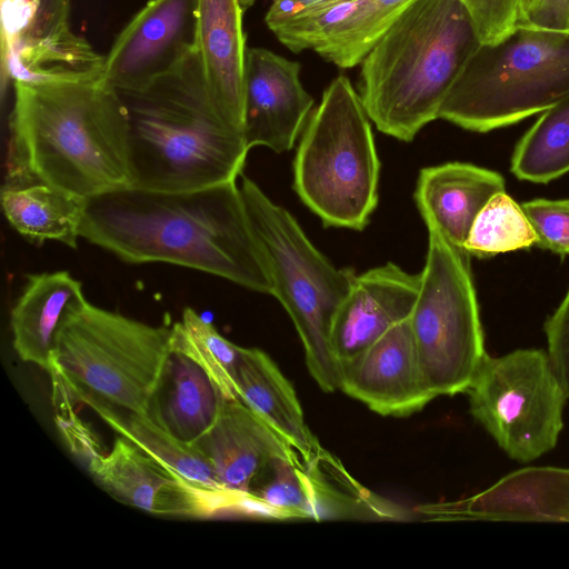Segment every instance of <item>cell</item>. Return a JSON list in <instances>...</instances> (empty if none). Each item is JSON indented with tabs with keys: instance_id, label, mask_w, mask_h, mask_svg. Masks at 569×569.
Wrapping results in <instances>:
<instances>
[{
	"instance_id": "obj_10",
	"label": "cell",
	"mask_w": 569,
	"mask_h": 569,
	"mask_svg": "<svg viewBox=\"0 0 569 569\" xmlns=\"http://www.w3.org/2000/svg\"><path fill=\"white\" fill-rule=\"evenodd\" d=\"M466 393L472 418L510 459L529 463L557 446L569 399L546 350L486 355Z\"/></svg>"
},
{
	"instance_id": "obj_13",
	"label": "cell",
	"mask_w": 569,
	"mask_h": 569,
	"mask_svg": "<svg viewBox=\"0 0 569 569\" xmlns=\"http://www.w3.org/2000/svg\"><path fill=\"white\" fill-rule=\"evenodd\" d=\"M300 64L264 48H248L244 69L243 137L247 147L290 150L312 111Z\"/></svg>"
},
{
	"instance_id": "obj_31",
	"label": "cell",
	"mask_w": 569,
	"mask_h": 569,
	"mask_svg": "<svg viewBox=\"0 0 569 569\" xmlns=\"http://www.w3.org/2000/svg\"><path fill=\"white\" fill-rule=\"evenodd\" d=\"M249 496L280 518H313L311 485L299 456L271 460L254 479Z\"/></svg>"
},
{
	"instance_id": "obj_35",
	"label": "cell",
	"mask_w": 569,
	"mask_h": 569,
	"mask_svg": "<svg viewBox=\"0 0 569 569\" xmlns=\"http://www.w3.org/2000/svg\"><path fill=\"white\" fill-rule=\"evenodd\" d=\"M519 24L568 32L569 0H538Z\"/></svg>"
},
{
	"instance_id": "obj_16",
	"label": "cell",
	"mask_w": 569,
	"mask_h": 569,
	"mask_svg": "<svg viewBox=\"0 0 569 569\" xmlns=\"http://www.w3.org/2000/svg\"><path fill=\"white\" fill-rule=\"evenodd\" d=\"M70 0H38L29 23L7 42L13 81L62 83L100 80L104 58L69 27Z\"/></svg>"
},
{
	"instance_id": "obj_6",
	"label": "cell",
	"mask_w": 569,
	"mask_h": 569,
	"mask_svg": "<svg viewBox=\"0 0 569 569\" xmlns=\"http://www.w3.org/2000/svg\"><path fill=\"white\" fill-rule=\"evenodd\" d=\"M569 97V32L518 24L481 44L451 87L438 119L473 132L520 122Z\"/></svg>"
},
{
	"instance_id": "obj_8",
	"label": "cell",
	"mask_w": 569,
	"mask_h": 569,
	"mask_svg": "<svg viewBox=\"0 0 569 569\" xmlns=\"http://www.w3.org/2000/svg\"><path fill=\"white\" fill-rule=\"evenodd\" d=\"M240 191L268 262L271 295L296 327L311 377L322 391L333 392L340 386V369L331 347V329L357 274L335 267L292 214L254 181L242 176Z\"/></svg>"
},
{
	"instance_id": "obj_9",
	"label": "cell",
	"mask_w": 569,
	"mask_h": 569,
	"mask_svg": "<svg viewBox=\"0 0 569 569\" xmlns=\"http://www.w3.org/2000/svg\"><path fill=\"white\" fill-rule=\"evenodd\" d=\"M428 234L409 321L425 385L436 398L466 392L487 352L471 256L436 229Z\"/></svg>"
},
{
	"instance_id": "obj_17",
	"label": "cell",
	"mask_w": 569,
	"mask_h": 569,
	"mask_svg": "<svg viewBox=\"0 0 569 569\" xmlns=\"http://www.w3.org/2000/svg\"><path fill=\"white\" fill-rule=\"evenodd\" d=\"M421 277L395 263L356 276L331 329V347L338 362L353 358L396 325L410 318Z\"/></svg>"
},
{
	"instance_id": "obj_25",
	"label": "cell",
	"mask_w": 569,
	"mask_h": 569,
	"mask_svg": "<svg viewBox=\"0 0 569 569\" xmlns=\"http://www.w3.org/2000/svg\"><path fill=\"white\" fill-rule=\"evenodd\" d=\"M87 199L44 183L6 186L1 207L7 221L27 239L78 247Z\"/></svg>"
},
{
	"instance_id": "obj_18",
	"label": "cell",
	"mask_w": 569,
	"mask_h": 569,
	"mask_svg": "<svg viewBox=\"0 0 569 569\" xmlns=\"http://www.w3.org/2000/svg\"><path fill=\"white\" fill-rule=\"evenodd\" d=\"M192 445L210 461L224 490L238 498L249 496L271 460L299 456L240 399H222L213 425Z\"/></svg>"
},
{
	"instance_id": "obj_32",
	"label": "cell",
	"mask_w": 569,
	"mask_h": 569,
	"mask_svg": "<svg viewBox=\"0 0 569 569\" xmlns=\"http://www.w3.org/2000/svg\"><path fill=\"white\" fill-rule=\"evenodd\" d=\"M537 236V247L569 256V198H536L521 203Z\"/></svg>"
},
{
	"instance_id": "obj_27",
	"label": "cell",
	"mask_w": 569,
	"mask_h": 569,
	"mask_svg": "<svg viewBox=\"0 0 569 569\" xmlns=\"http://www.w3.org/2000/svg\"><path fill=\"white\" fill-rule=\"evenodd\" d=\"M510 170L533 183H548L569 172V97L545 110L521 137Z\"/></svg>"
},
{
	"instance_id": "obj_36",
	"label": "cell",
	"mask_w": 569,
	"mask_h": 569,
	"mask_svg": "<svg viewBox=\"0 0 569 569\" xmlns=\"http://www.w3.org/2000/svg\"><path fill=\"white\" fill-rule=\"evenodd\" d=\"M343 0H271L266 13V24L269 29L278 23L297 16L316 11Z\"/></svg>"
},
{
	"instance_id": "obj_22",
	"label": "cell",
	"mask_w": 569,
	"mask_h": 569,
	"mask_svg": "<svg viewBox=\"0 0 569 569\" xmlns=\"http://www.w3.org/2000/svg\"><path fill=\"white\" fill-rule=\"evenodd\" d=\"M86 300L82 283L68 271L29 274L10 313L19 358L49 372L63 320Z\"/></svg>"
},
{
	"instance_id": "obj_29",
	"label": "cell",
	"mask_w": 569,
	"mask_h": 569,
	"mask_svg": "<svg viewBox=\"0 0 569 569\" xmlns=\"http://www.w3.org/2000/svg\"><path fill=\"white\" fill-rule=\"evenodd\" d=\"M339 461L325 450L305 465L312 492L313 519L366 516L395 518L392 507L361 488L347 475Z\"/></svg>"
},
{
	"instance_id": "obj_3",
	"label": "cell",
	"mask_w": 569,
	"mask_h": 569,
	"mask_svg": "<svg viewBox=\"0 0 569 569\" xmlns=\"http://www.w3.org/2000/svg\"><path fill=\"white\" fill-rule=\"evenodd\" d=\"M118 93L128 114L131 187L187 191L241 176L250 149L212 100L197 49L148 87Z\"/></svg>"
},
{
	"instance_id": "obj_28",
	"label": "cell",
	"mask_w": 569,
	"mask_h": 569,
	"mask_svg": "<svg viewBox=\"0 0 569 569\" xmlns=\"http://www.w3.org/2000/svg\"><path fill=\"white\" fill-rule=\"evenodd\" d=\"M171 350L194 361L212 380L223 399H239L237 377L242 347L226 339L192 308L171 326Z\"/></svg>"
},
{
	"instance_id": "obj_23",
	"label": "cell",
	"mask_w": 569,
	"mask_h": 569,
	"mask_svg": "<svg viewBox=\"0 0 569 569\" xmlns=\"http://www.w3.org/2000/svg\"><path fill=\"white\" fill-rule=\"evenodd\" d=\"M237 396L299 453L305 465L322 452L293 386L264 351L242 347Z\"/></svg>"
},
{
	"instance_id": "obj_11",
	"label": "cell",
	"mask_w": 569,
	"mask_h": 569,
	"mask_svg": "<svg viewBox=\"0 0 569 569\" xmlns=\"http://www.w3.org/2000/svg\"><path fill=\"white\" fill-rule=\"evenodd\" d=\"M199 0H150L122 29L100 82L117 92L141 90L197 49Z\"/></svg>"
},
{
	"instance_id": "obj_21",
	"label": "cell",
	"mask_w": 569,
	"mask_h": 569,
	"mask_svg": "<svg viewBox=\"0 0 569 569\" xmlns=\"http://www.w3.org/2000/svg\"><path fill=\"white\" fill-rule=\"evenodd\" d=\"M501 191H506V181L499 172L455 161L423 168L415 199L427 228L463 248L475 219Z\"/></svg>"
},
{
	"instance_id": "obj_24",
	"label": "cell",
	"mask_w": 569,
	"mask_h": 569,
	"mask_svg": "<svg viewBox=\"0 0 569 569\" xmlns=\"http://www.w3.org/2000/svg\"><path fill=\"white\" fill-rule=\"evenodd\" d=\"M208 375L172 351L151 399L148 417L176 438L192 443L213 425L221 403Z\"/></svg>"
},
{
	"instance_id": "obj_34",
	"label": "cell",
	"mask_w": 569,
	"mask_h": 569,
	"mask_svg": "<svg viewBox=\"0 0 569 569\" xmlns=\"http://www.w3.org/2000/svg\"><path fill=\"white\" fill-rule=\"evenodd\" d=\"M548 356L569 399V289L543 325Z\"/></svg>"
},
{
	"instance_id": "obj_15",
	"label": "cell",
	"mask_w": 569,
	"mask_h": 569,
	"mask_svg": "<svg viewBox=\"0 0 569 569\" xmlns=\"http://www.w3.org/2000/svg\"><path fill=\"white\" fill-rule=\"evenodd\" d=\"M412 0H343L270 30L293 52L313 50L342 69L362 62Z\"/></svg>"
},
{
	"instance_id": "obj_5",
	"label": "cell",
	"mask_w": 569,
	"mask_h": 569,
	"mask_svg": "<svg viewBox=\"0 0 569 569\" xmlns=\"http://www.w3.org/2000/svg\"><path fill=\"white\" fill-rule=\"evenodd\" d=\"M171 327L151 326L90 303L72 309L56 340L49 373L90 408L148 416L171 355Z\"/></svg>"
},
{
	"instance_id": "obj_30",
	"label": "cell",
	"mask_w": 569,
	"mask_h": 569,
	"mask_svg": "<svg viewBox=\"0 0 569 569\" xmlns=\"http://www.w3.org/2000/svg\"><path fill=\"white\" fill-rule=\"evenodd\" d=\"M538 236L521 204L506 191L496 193L475 219L463 249L477 258L528 249Z\"/></svg>"
},
{
	"instance_id": "obj_19",
	"label": "cell",
	"mask_w": 569,
	"mask_h": 569,
	"mask_svg": "<svg viewBox=\"0 0 569 569\" xmlns=\"http://www.w3.org/2000/svg\"><path fill=\"white\" fill-rule=\"evenodd\" d=\"M432 510L442 519L569 522V469L527 467L468 499Z\"/></svg>"
},
{
	"instance_id": "obj_38",
	"label": "cell",
	"mask_w": 569,
	"mask_h": 569,
	"mask_svg": "<svg viewBox=\"0 0 569 569\" xmlns=\"http://www.w3.org/2000/svg\"><path fill=\"white\" fill-rule=\"evenodd\" d=\"M569 32V31H568Z\"/></svg>"
},
{
	"instance_id": "obj_20",
	"label": "cell",
	"mask_w": 569,
	"mask_h": 569,
	"mask_svg": "<svg viewBox=\"0 0 569 569\" xmlns=\"http://www.w3.org/2000/svg\"><path fill=\"white\" fill-rule=\"evenodd\" d=\"M251 0H199L198 41L204 79L220 112L243 131L244 9Z\"/></svg>"
},
{
	"instance_id": "obj_37",
	"label": "cell",
	"mask_w": 569,
	"mask_h": 569,
	"mask_svg": "<svg viewBox=\"0 0 569 569\" xmlns=\"http://www.w3.org/2000/svg\"><path fill=\"white\" fill-rule=\"evenodd\" d=\"M538 0H521V17L520 22L523 20L525 16L528 13V11L533 7V4ZM519 22V23H520Z\"/></svg>"
},
{
	"instance_id": "obj_1",
	"label": "cell",
	"mask_w": 569,
	"mask_h": 569,
	"mask_svg": "<svg viewBox=\"0 0 569 569\" xmlns=\"http://www.w3.org/2000/svg\"><path fill=\"white\" fill-rule=\"evenodd\" d=\"M80 237L126 262L182 266L271 295L237 181L187 191L127 187L87 199Z\"/></svg>"
},
{
	"instance_id": "obj_4",
	"label": "cell",
	"mask_w": 569,
	"mask_h": 569,
	"mask_svg": "<svg viewBox=\"0 0 569 569\" xmlns=\"http://www.w3.org/2000/svg\"><path fill=\"white\" fill-rule=\"evenodd\" d=\"M481 46L460 0H412L362 60L359 96L379 131L411 141Z\"/></svg>"
},
{
	"instance_id": "obj_12",
	"label": "cell",
	"mask_w": 569,
	"mask_h": 569,
	"mask_svg": "<svg viewBox=\"0 0 569 569\" xmlns=\"http://www.w3.org/2000/svg\"><path fill=\"white\" fill-rule=\"evenodd\" d=\"M89 471L114 499L153 515L209 517L238 500L198 489L122 436L90 457Z\"/></svg>"
},
{
	"instance_id": "obj_26",
	"label": "cell",
	"mask_w": 569,
	"mask_h": 569,
	"mask_svg": "<svg viewBox=\"0 0 569 569\" xmlns=\"http://www.w3.org/2000/svg\"><path fill=\"white\" fill-rule=\"evenodd\" d=\"M93 410L119 436L192 486L214 496L238 499L224 490L210 461L192 443L170 435L148 416L106 407Z\"/></svg>"
},
{
	"instance_id": "obj_7",
	"label": "cell",
	"mask_w": 569,
	"mask_h": 569,
	"mask_svg": "<svg viewBox=\"0 0 569 569\" xmlns=\"http://www.w3.org/2000/svg\"><path fill=\"white\" fill-rule=\"evenodd\" d=\"M380 162L370 119L339 74L311 111L293 161V188L327 227L362 230L378 203Z\"/></svg>"
},
{
	"instance_id": "obj_14",
	"label": "cell",
	"mask_w": 569,
	"mask_h": 569,
	"mask_svg": "<svg viewBox=\"0 0 569 569\" xmlns=\"http://www.w3.org/2000/svg\"><path fill=\"white\" fill-rule=\"evenodd\" d=\"M339 369V389L381 416L408 417L435 399L421 375L409 319Z\"/></svg>"
},
{
	"instance_id": "obj_33",
	"label": "cell",
	"mask_w": 569,
	"mask_h": 569,
	"mask_svg": "<svg viewBox=\"0 0 569 569\" xmlns=\"http://www.w3.org/2000/svg\"><path fill=\"white\" fill-rule=\"evenodd\" d=\"M467 9L481 44H493L520 22L521 0H460Z\"/></svg>"
},
{
	"instance_id": "obj_2",
	"label": "cell",
	"mask_w": 569,
	"mask_h": 569,
	"mask_svg": "<svg viewBox=\"0 0 569 569\" xmlns=\"http://www.w3.org/2000/svg\"><path fill=\"white\" fill-rule=\"evenodd\" d=\"M13 87L6 186L44 183L83 199L132 186L117 91L100 80Z\"/></svg>"
}]
</instances>
